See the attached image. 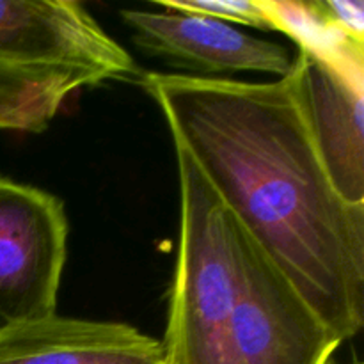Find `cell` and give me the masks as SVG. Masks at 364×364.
I'll list each match as a JSON object with an SVG mask.
<instances>
[{"mask_svg":"<svg viewBox=\"0 0 364 364\" xmlns=\"http://www.w3.org/2000/svg\"><path fill=\"white\" fill-rule=\"evenodd\" d=\"M0 64L84 87L137 73L130 53L73 0H0Z\"/></svg>","mask_w":364,"mask_h":364,"instance_id":"5","label":"cell"},{"mask_svg":"<svg viewBox=\"0 0 364 364\" xmlns=\"http://www.w3.org/2000/svg\"><path fill=\"white\" fill-rule=\"evenodd\" d=\"M155 6L162 9L201 14L231 25L270 31L256 0H155Z\"/></svg>","mask_w":364,"mask_h":364,"instance_id":"10","label":"cell"},{"mask_svg":"<svg viewBox=\"0 0 364 364\" xmlns=\"http://www.w3.org/2000/svg\"><path fill=\"white\" fill-rule=\"evenodd\" d=\"M68 233L57 196L0 176V334L55 315Z\"/></svg>","mask_w":364,"mask_h":364,"instance_id":"4","label":"cell"},{"mask_svg":"<svg viewBox=\"0 0 364 364\" xmlns=\"http://www.w3.org/2000/svg\"><path fill=\"white\" fill-rule=\"evenodd\" d=\"M82 87L70 77L0 64V130H46L64 102Z\"/></svg>","mask_w":364,"mask_h":364,"instance_id":"9","label":"cell"},{"mask_svg":"<svg viewBox=\"0 0 364 364\" xmlns=\"http://www.w3.org/2000/svg\"><path fill=\"white\" fill-rule=\"evenodd\" d=\"M119 14L142 52L191 71L185 73L191 77L267 73L283 78L294 64L283 45L255 38L226 21L173 9L127 7Z\"/></svg>","mask_w":364,"mask_h":364,"instance_id":"7","label":"cell"},{"mask_svg":"<svg viewBox=\"0 0 364 364\" xmlns=\"http://www.w3.org/2000/svg\"><path fill=\"white\" fill-rule=\"evenodd\" d=\"M174 148L345 343L364 323V206L338 196L287 75L274 82L148 73Z\"/></svg>","mask_w":364,"mask_h":364,"instance_id":"1","label":"cell"},{"mask_svg":"<svg viewBox=\"0 0 364 364\" xmlns=\"http://www.w3.org/2000/svg\"><path fill=\"white\" fill-rule=\"evenodd\" d=\"M287 78L334 191L364 206V70L299 50Z\"/></svg>","mask_w":364,"mask_h":364,"instance_id":"6","label":"cell"},{"mask_svg":"<svg viewBox=\"0 0 364 364\" xmlns=\"http://www.w3.org/2000/svg\"><path fill=\"white\" fill-rule=\"evenodd\" d=\"M237 235L240 287L228 364H329L341 341L238 223Z\"/></svg>","mask_w":364,"mask_h":364,"instance_id":"3","label":"cell"},{"mask_svg":"<svg viewBox=\"0 0 364 364\" xmlns=\"http://www.w3.org/2000/svg\"><path fill=\"white\" fill-rule=\"evenodd\" d=\"M176 151L180 244L162 341L166 364H228L240 287L237 220L191 156Z\"/></svg>","mask_w":364,"mask_h":364,"instance_id":"2","label":"cell"},{"mask_svg":"<svg viewBox=\"0 0 364 364\" xmlns=\"http://www.w3.org/2000/svg\"><path fill=\"white\" fill-rule=\"evenodd\" d=\"M329 364H340V363H334V361H331Z\"/></svg>","mask_w":364,"mask_h":364,"instance_id":"12","label":"cell"},{"mask_svg":"<svg viewBox=\"0 0 364 364\" xmlns=\"http://www.w3.org/2000/svg\"><path fill=\"white\" fill-rule=\"evenodd\" d=\"M0 364H166L162 341L117 322L48 316L0 334Z\"/></svg>","mask_w":364,"mask_h":364,"instance_id":"8","label":"cell"},{"mask_svg":"<svg viewBox=\"0 0 364 364\" xmlns=\"http://www.w3.org/2000/svg\"><path fill=\"white\" fill-rule=\"evenodd\" d=\"M311 4L327 28L354 45L364 46L363 0H313Z\"/></svg>","mask_w":364,"mask_h":364,"instance_id":"11","label":"cell"}]
</instances>
